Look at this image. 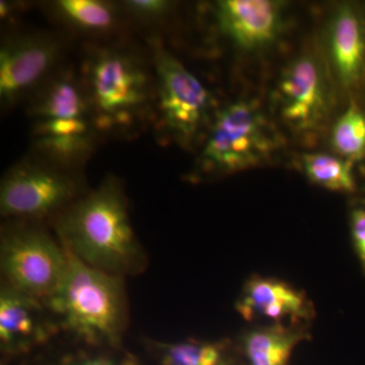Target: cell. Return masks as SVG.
<instances>
[{"mask_svg":"<svg viewBox=\"0 0 365 365\" xmlns=\"http://www.w3.org/2000/svg\"><path fill=\"white\" fill-rule=\"evenodd\" d=\"M158 128L177 140H190L207 122L212 97L182 62L153 43Z\"/></svg>","mask_w":365,"mask_h":365,"instance_id":"cell-7","label":"cell"},{"mask_svg":"<svg viewBox=\"0 0 365 365\" xmlns=\"http://www.w3.org/2000/svg\"><path fill=\"white\" fill-rule=\"evenodd\" d=\"M58 331L43 302L4 282L0 290V347L21 355L44 345Z\"/></svg>","mask_w":365,"mask_h":365,"instance_id":"cell-10","label":"cell"},{"mask_svg":"<svg viewBox=\"0 0 365 365\" xmlns=\"http://www.w3.org/2000/svg\"><path fill=\"white\" fill-rule=\"evenodd\" d=\"M306 338L300 325L261 327L242 336V354L249 365H288L295 347Z\"/></svg>","mask_w":365,"mask_h":365,"instance_id":"cell-15","label":"cell"},{"mask_svg":"<svg viewBox=\"0 0 365 365\" xmlns=\"http://www.w3.org/2000/svg\"><path fill=\"white\" fill-rule=\"evenodd\" d=\"M55 230L68 253L91 267L123 277L145 266L117 178H106L98 188L79 197L57 216Z\"/></svg>","mask_w":365,"mask_h":365,"instance_id":"cell-1","label":"cell"},{"mask_svg":"<svg viewBox=\"0 0 365 365\" xmlns=\"http://www.w3.org/2000/svg\"><path fill=\"white\" fill-rule=\"evenodd\" d=\"M129 13L146 21H158L169 13L170 4L165 0H131L124 2Z\"/></svg>","mask_w":365,"mask_h":365,"instance_id":"cell-21","label":"cell"},{"mask_svg":"<svg viewBox=\"0 0 365 365\" xmlns=\"http://www.w3.org/2000/svg\"><path fill=\"white\" fill-rule=\"evenodd\" d=\"M29 113L38 157L69 170L91 155L98 129L83 83L73 73L48 79L36 91Z\"/></svg>","mask_w":365,"mask_h":365,"instance_id":"cell-3","label":"cell"},{"mask_svg":"<svg viewBox=\"0 0 365 365\" xmlns=\"http://www.w3.org/2000/svg\"><path fill=\"white\" fill-rule=\"evenodd\" d=\"M62 20L81 32L102 35L111 32L118 23L117 9L101 0H60L54 4Z\"/></svg>","mask_w":365,"mask_h":365,"instance_id":"cell-17","label":"cell"},{"mask_svg":"<svg viewBox=\"0 0 365 365\" xmlns=\"http://www.w3.org/2000/svg\"><path fill=\"white\" fill-rule=\"evenodd\" d=\"M81 79L98 130L133 128L155 102V88L148 69L125 50H93L83 62Z\"/></svg>","mask_w":365,"mask_h":365,"instance_id":"cell-4","label":"cell"},{"mask_svg":"<svg viewBox=\"0 0 365 365\" xmlns=\"http://www.w3.org/2000/svg\"><path fill=\"white\" fill-rule=\"evenodd\" d=\"M270 146L260 113L241 101L218 113L200 160L206 170L235 172L260 162Z\"/></svg>","mask_w":365,"mask_h":365,"instance_id":"cell-8","label":"cell"},{"mask_svg":"<svg viewBox=\"0 0 365 365\" xmlns=\"http://www.w3.org/2000/svg\"><path fill=\"white\" fill-rule=\"evenodd\" d=\"M350 230L355 254L365 275V207L352 209L350 215Z\"/></svg>","mask_w":365,"mask_h":365,"instance_id":"cell-22","label":"cell"},{"mask_svg":"<svg viewBox=\"0 0 365 365\" xmlns=\"http://www.w3.org/2000/svg\"><path fill=\"white\" fill-rule=\"evenodd\" d=\"M323 81L316 62L309 57L295 61L279 86L281 113L295 126H313L325 111Z\"/></svg>","mask_w":365,"mask_h":365,"instance_id":"cell-13","label":"cell"},{"mask_svg":"<svg viewBox=\"0 0 365 365\" xmlns=\"http://www.w3.org/2000/svg\"><path fill=\"white\" fill-rule=\"evenodd\" d=\"M69 265V253L37 222L11 220L0 237L4 283L45 304Z\"/></svg>","mask_w":365,"mask_h":365,"instance_id":"cell-5","label":"cell"},{"mask_svg":"<svg viewBox=\"0 0 365 365\" xmlns=\"http://www.w3.org/2000/svg\"><path fill=\"white\" fill-rule=\"evenodd\" d=\"M333 144L336 150L350 163L365 155V116L352 105L341 116L333 129Z\"/></svg>","mask_w":365,"mask_h":365,"instance_id":"cell-19","label":"cell"},{"mask_svg":"<svg viewBox=\"0 0 365 365\" xmlns=\"http://www.w3.org/2000/svg\"><path fill=\"white\" fill-rule=\"evenodd\" d=\"M331 44L341 81L347 86L354 85L364 68L365 38L359 16L351 7H341L336 14Z\"/></svg>","mask_w":365,"mask_h":365,"instance_id":"cell-14","label":"cell"},{"mask_svg":"<svg viewBox=\"0 0 365 365\" xmlns=\"http://www.w3.org/2000/svg\"><path fill=\"white\" fill-rule=\"evenodd\" d=\"M81 184L68 170L40 157L26 158L6 172L0 185V212L11 220L41 222L76 202Z\"/></svg>","mask_w":365,"mask_h":365,"instance_id":"cell-6","label":"cell"},{"mask_svg":"<svg viewBox=\"0 0 365 365\" xmlns=\"http://www.w3.org/2000/svg\"><path fill=\"white\" fill-rule=\"evenodd\" d=\"M44 304L58 330L76 340L113 349L121 344L127 324L123 277L91 267L69 253L66 275Z\"/></svg>","mask_w":365,"mask_h":365,"instance_id":"cell-2","label":"cell"},{"mask_svg":"<svg viewBox=\"0 0 365 365\" xmlns=\"http://www.w3.org/2000/svg\"><path fill=\"white\" fill-rule=\"evenodd\" d=\"M1 365H6V364H1Z\"/></svg>","mask_w":365,"mask_h":365,"instance_id":"cell-23","label":"cell"},{"mask_svg":"<svg viewBox=\"0 0 365 365\" xmlns=\"http://www.w3.org/2000/svg\"><path fill=\"white\" fill-rule=\"evenodd\" d=\"M304 168L312 182L331 191L352 193L356 188L349 160L314 153L304 157Z\"/></svg>","mask_w":365,"mask_h":365,"instance_id":"cell-18","label":"cell"},{"mask_svg":"<svg viewBox=\"0 0 365 365\" xmlns=\"http://www.w3.org/2000/svg\"><path fill=\"white\" fill-rule=\"evenodd\" d=\"M237 309L247 321L266 319L281 325H285V321L300 325L314 314L313 306L304 292L285 281L260 276L245 285Z\"/></svg>","mask_w":365,"mask_h":365,"instance_id":"cell-11","label":"cell"},{"mask_svg":"<svg viewBox=\"0 0 365 365\" xmlns=\"http://www.w3.org/2000/svg\"><path fill=\"white\" fill-rule=\"evenodd\" d=\"M150 347L160 365L232 364L227 345L222 342H150Z\"/></svg>","mask_w":365,"mask_h":365,"instance_id":"cell-16","label":"cell"},{"mask_svg":"<svg viewBox=\"0 0 365 365\" xmlns=\"http://www.w3.org/2000/svg\"><path fill=\"white\" fill-rule=\"evenodd\" d=\"M279 6L268 0H222L215 16L222 32L245 49L268 44L280 28Z\"/></svg>","mask_w":365,"mask_h":365,"instance_id":"cell-12","label":"cell"},{"mask_svg":"<svg viewBox=\"0 0 365 365\" xmlns=\"http://www.w3.org/2000/svg\"><path fill=\"white\" fill-rule=\"evenodd\" d=\"M45 365H137L131 357L109 351L76 352Z\"/></svg>","mask_w":365,"mask_h":365,"instance_id":"cell-20","label":"cell"},{"mask_svg":"<svg viewBox=\"0 0 365 365\" xmlns=\"http://www.w3.org/2000/svg\"><path fill=\"white\" fill-rule=\"evenodd\" d=\"M60 56V46L53 38L21 35L6 40L0 50V98L13 106L36 93L51 78Z\"/></svg>","mask_w":365,"mask_h":365,"instance_id":"cell-9","label":"cell"}]
</instances>
